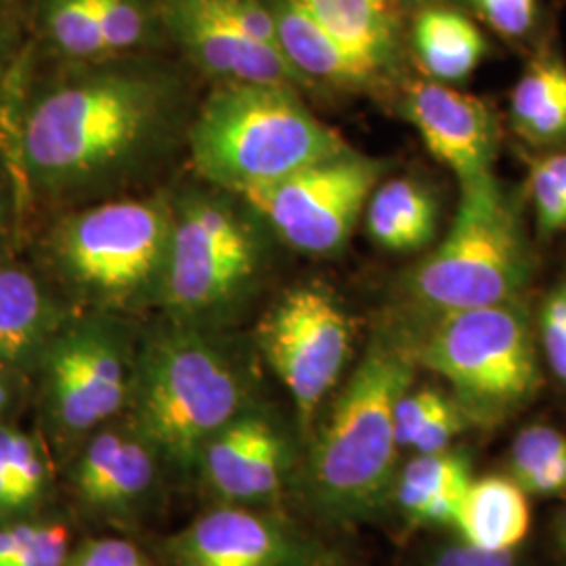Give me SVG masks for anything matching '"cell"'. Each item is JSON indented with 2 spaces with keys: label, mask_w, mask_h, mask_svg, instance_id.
<instances>
[{
  "label": "cell",
  "mask_w": 566,
  "mask_h": 566,
  "mask_svg": "<svg viewBox=\"0 0 566 566\" xmlns=\"http://www.w3.org/2000/svg\"><path fill=\"white\" fill-rule=\"evenodd\" d=\"M181 118V88L160 70L82 67L25 105L15 156L34 193L84 200L126 185L160 160Z\"/></svg>",
  "instance_id": "1"
},
{
  "label": "cell",
  "mask_w": 566,
  "mask_h": 566,
  "mask_svg": "<svg viewBox=\"0 0 566 566\" xmlns=\"http://www.w3.org/2000/svg\"><path fill=\"white\" fill-rule=\"evenodd\" d=\"M407 338H376L329 411L308 460V486L325 514L365 518L385 506L397 481L395 409L413 386Z\"/></svg>",
  "instance_id": "2"
},
{
  "label": "cell",
  "mask_w": 566,
  "mask_h": 566,
  "mask_svg": "<svg viewBox=\"0 0 566 566\" xmlns=\"http://www.w3.org/2000/svg\"><path fill=\"white\" fill-rule=\"evenodd\" d=\"M189 149L206 181L245 196L348 145L292 86L221 84L193 118Z\"/></svg>",
  "instance_id": "3"
},
{
  "label": "cell",
  "mask_w": 566,
  "mask_h": 566,
  "mask_svg": "<svg viewBox=\"0 0 566 566\" xmlns=\"http://www.w3.org/2000/svg\"><path fill=\"white\" fill-rule=\"evenodd\" d=\"M446 240L407 271L403 296L424 319L523 301L535 259L523 202L491 175L460 187Z\"/></svg>",
  "instance_id": "4"
},
{
  "label": "cell",
  "mask_w": 566,
  "mask_h": 566,
  "mask_svg": "<svg viewBox=\"0 0 566 566\" xmlns=\"http://www.w3.org/2000/svg\"><path fill=\"white\" fill-rule=\"evenodd\" d=\"M407 338L416 365L441 376L472 426L504 424L539 395L537 338L523 301L426 319Z\"/></svg>",
  "instance_id": "5"
},
{
  "label": "cell",
  "mask_w": 566,
  "mask_h": 566,
  "mask_svg": "<svg viewBox=\"0 0 566 566\" xmlns=\"http://www.w3.org/2000/svg\"><path fill=\"white\" fill-rule=\"evenodd\" d=\"M243 382L219 346L193 329H168L143 357L135 420L145 439L177 468L200 464L206 443L240 413Z\"/></svg>",
  "instance_id": "6"
},
{
  "label": "cell",
  "mask_w": 566,
  "mask_h": 566,
  "mask_svg": "<svg viewBox=\"0 0 566 566\" xmlns=\"http://www.w3.org/2000/svg\"><path fill=\"white\" fill-rule=\"evenodd\" d=\"M172 233L164 198L112 200L65 217L51 235L61 275L103 303L160 294Z\"/></svg>",
  "instance_id": "7"
},
{
  "label": "cell",
  "mask_w": 566,
  "mask_h": 566,
  "mask_svg": "<svg viewBox=\"0 0 566 566\" xmlns=\"http://www.w3.org/2000/svg\"><path fill=\"white\" fill-rule=\"evenodd\" d=\"M261 266V240L223 196L191 191L172 203V233L160 301L198 315L238 298Z\"/></svg>",
  "instance_id": "8"
},
{
  "label": "cell",
  "mask_w": 566,
  "mask_h": 566,
  "mask_svg": "<svg viewBox=\"0 0 566 566\" xmlns=\"http://www.w3.org/2000/svg\"><path fill=\"white\" fill-rule=\"evenodd\" d=\"M382 175L385 163L348 147L242 198L287 245L325 256L346 245Z\"/></svg>",
  "instance_id": "9"
},
{
  "label": "cell",
  "mask_w": 566,
  "mask_h": 566,
  "mask_svg": "<svg viewBox=\"0 0 566 566\" xmlns=\"http://www.w3.org/2000/svg\"><path fill=\"white\" fill-rule=\"evenodd\" d=\"M355 327L336 294L322 283L285 292L259 325L266 364L311 424L325 395L338 385L353 353Z\"/></svg>",
  "instance_id": "10"
},
{
  "label": "cell",
  "mask_w": 566,
  "mask_h": 566,
  "mask_svg": "<svg viewBox=\"0 0 566 566\" xmlns=\"http://www.w3.org/2000/svg\"><path fill=\"white\" fill-rule=\"evenodd\" d=\"M49 401L67 430H88L120 409L128 392L120 338L99 322L74 325L49 343Z\"/></svg>",
  "instance_id": "11"
},
{
  "label": "cell",
  "mask_w": 566,
  "mask_h": 566,
  "mask_svg": "<svg viewBox=\"0 0 566 566\" xmlns=\"http://www.w3.org/2000/svg\"><path fill=\"white\" fill-rule=\"evenodd\" d=\"M405 116L420 133L426 149L462 185L495 175L500 124L481 97L460 93L446 82H413L405 93Z\"/></svg>",
  "instance_id": "12"
},
{
  "label": "cell",
  "mask_w": 566,
  "mask_h": 566,
  "mask_svg": "<svg viewBox=\"0 0 566 566\" xmlns=\"http://www.w3.org/2000/svg\"><path fill=\"white\" fill-rule=\"evenodd\" d=\"M158 11L182 53L206 76L221 84H280L292 88L308 84L282 51L245 36L202 0H160Z\"/></svg>",
  "instance_id": "13"
},
{
  "label": "cell",
  "mask_w": 566,
  "mask_h": 566,
  "mask_svg": "<svg viewBox=\"0 0 566 566\" xmlns=\"http://www.w3.org/2000/svg\"><path fill=\"white\" fill-rule=\"evenodd\" d=\"M175 566H292L298 547L282 526L252 510L217 507L168 542Z\"/></svg>",
  "instance_id": "14"
},
{
  "label": "cell",
  "mask_w": 566,
  "mask_h": 566,
  "mask_svg": "<svg viewBox=\"0 0 566 566\" xmlns=\"http://www.w3.org/2000/svg\"><path fill=\"white\" fill-rule=\"evenodd\" d=\"M200 464L208 485L227 500L271 502L282 489L285 443L263 418L238 416L206 443Z\"/></svg>",
  "instance_id": "15"
},
{
  "label": "cell",
  "mask_w": 566,
  "mask_h": 566,
  "mask_svg": "<svg viewBox=\"0 0 566 566\" xmlns=\"http://www.w3.org/2000/svg\"><path fill=\"white\" fill-rule=\"evenodd\" d=\"M283 57L304 81L365 86L382 72L290 0H269Z\"/></svg>",
  "instance_id": "16"
},
{
  "label": "cell",
  "mask_w": 566,
  "mask_h": 566,
  "mask_svg": "<svg viewBox=\"0 0 566 566\" xmlns=\"http://www.w3.org/2000/svg\"><path fill=\"white\" fill-rule=\"evenodd\" d=\"M470 481V458L449 447L437 453H416L397 476L392 495L413 526L453 525Z\"/></svg>",
  "instance_id": "17"
},
{
  "label": "cell",
  "mask_w": 566,
  "mask_h": 566,
  "mask_svg": "<svg viewBox=\"0 0 566 566\" xmlns=\"http://www.w3.org/2000/svg\"><path fill=\"white\" fill-rule=\"evenodd\" d=\"M525 491L510 476L472 479L458 507L453 526L462 542L485 552H514L525 542L531 507Z\"/></svg>",
  "instance_id": "18"
},
{
  "label": "cell",
  "mask_w": 566,
  "mask_h": 566,
  "mask_svg": "<svg viewBox=\"0 0 566 566\" xmlns=\"http://www.w3.org/2000/svg\"><path fill=\"white\" fill-rule=\"evenodd\" d=\"M510 128L533 149H566V63L546 51L528 63L510 93Z\"/></svg>",
  "instance_id": "19"
},
{
  "label": "cell",
  "mask_w": 566,
  "mask_h": 566,
  "mask_svg": "<svg viewBox=\"0 0 566 566\" xmlns=\"http://www.w3.org/2000/svg\"><path fill=\"white\" fill-rule=\"evenodd\" d=\"M60 327L51 292L28 269L0 264V365L20 364L49 346Z\"/></svg>",
  "instance_id": "20"
},
{
  "label": "cell",
  "mask_w": 566,
  "mask_h": 566,
  "mask_svg": "<svg viewBox=\"0 0 566 566\" xmlns=\"http://www.w3.org/2000/svg\"><path fill=\"white\" fill-rule=\"evenodd\" d=\"M365 224L374 242L390 252H416L434 240L439 206L411 179H392L374 189L365 206Z\"/></svg>",
  "instance_id": "21"
},
{
  "label": "cell",
  "mask_w": 566,
  "mask_h": 566,
  "mask_svg": "<svg viewBox=\"0 0 566 566\" xmlns=\"http://www.w3.org/2000/svg\"><path fill=\"white\" fill-rule=\"evenodd\" d=\"M413 46L426 74L437 82L468 78L486 53L483 32L464 13L430 7L413 21Z\"/></svg>",
  "instance_id": "22"
},
{
  "label": "cell",
  "mask_w": 566,
  "mask_h": 566,
  "mask_svg": "<svg viewBox=\"0 0 566 566\" xmlns=\"http://www.w3.org/2000/svg\"><path fill=\"white\" fill-rule=\"evenodd\" d=\"M353 51L380 70L395 53V13L390 0H290Z\"/></svg>",
  "instance_id": "23"
},
{
  "label": "cell",
  "mask_w": 566,
  "mask_h": 566,
  "mask_svg": "<svg viewBox=\"0 0 566 566\" xmlns=\"http://www.w3.org/2000/svg\"><path fill=\"white\" fill-rule=\"evenodd\" d=\"M39 23L44 41L63 57L95 61L109 55L95 0H42Z\"/></svg>",
  "instance_id": "24"
},
{
  "label": "cell",
  "mask_w": 566,
  "mask_h": 566,
  "mask_svg": "<svg viewBox=\"0 0 566 566\" xmlns=\"http://www.w3.org/2000/svg\"><path fill=\"white\" fill-rule=\"evenodd\" d=\"M154 479L151 451L143 441L124 439L120 451L109 465L102 483L88 495V504L97 507H118L139 497Z\"/></svg>",
  "instance_id": "25"
},
{
  "label": "cell",
  "mask_w": 566,
  "mask_h": 566,
  "mask_svg": "<svg viewBox=\"0 0 566 566\" xmlns=\"http://www.w3.org/2000/svg\"><path fill=\"white\" fill-rule=\"evenodd\" d=\"M109 55L145 46L154 32L149 0H95Z\"/></svg>",
  "instance_id": "26"
},
{
  "label": "cell",
  "mask_w": 566,
  "mask_h": 566,
  "mask_svg": "<svg viewBox=\"0 0 566 566\" xmlns=\"http://www.w3.org/2000/svg\"><path fill=\"white\" fill-rule=\"evenodd\" d=\"M537 334L554 378L566 385V273L542 303Z\"/></svg>",
  "instance_id": "27"
},
{
  "label": "cell",
  "mask_w": 566,
  "mask_h": 566,
  "mask_svg": "<svg viewBox=\"0 0 566 566\" xmlns=\"http://www.w3.org/2000/svg\"><path fill=\"white\" fill-rule=\"evenodd\" d=\"M46 476V468L42 462L41 451L34 439L15 430L13 439V458H11V491L13 507L28 506L41 493Z\"/></svg>",
  "instance_id": "28"
},
{
  "label": "cell",
  "mask_w": 566,
  "mask_h": 566,
  "mask_svg": "<svg viewBox=\"0 0 566 566\" xmlns=\"http://www.w3.org/2000/svg\"><path fill=\"white\" fill-rule=\"evenodd\" d=\"M483 20L507 41H521L535 28L537 0H474Z\"/></svg>",
  "instance_id": "29"
},
{
  "label": "cell",
  "mask_w": 566,
  "mask_h": 566,
  "mask_svg": "<svg viewBox=\"0 0 566 566\" xmlns=\"http://www.w3.org/2000/svg\"><path fill=\"white\" fill-rule=\"evenodd\" d=\"M70 558L67 531L61 525H39L36 535L4 566H65Z\"/></svg>",
  "instance_id": "30"
},
{
  "label": "cell",
  "mask_w": 566,
  "mask_h": 566,
  "mask_svg": "<svg viewBox=\"0 0 566 566\" xmlns=\"http://www.w3.org/2000/svg\"><path fill=\"white\" fill-rule=\"evenodd\" d=\"M126 437L118 432H103L91 441L82 455L81 468H78V489L82 497L88 500V495L95 491V486L102 483L103 476L107 474L109 465L114 464L122 443Z\"/></svg>",
  "instance_id": "31"
},
{
  "label": "cell",
  "mask_w": 566,
  "mask_h": 566,
  "mask_svg": "<svg viewBox=\"0 0 566 566\" xmlns=\"http://www.w3.org/2000/svg\"><path fill=\"white\" fill-rule=\"evenodd\" d=\"M65 566H151L137 546L124 539L84 542Z\"/></svg>",
  "instance_id": "32"
},
{
  "label": "cell",
  "mask_w": 566,
  "mask_h": 566,
  "mask_svg": "<svg viewBox=\"0 0 566 566\" xmlns=\"http://www.w3.org/2000/svg\"><path fill=\"white\" fill-rule=\"evenodd\" d=\"M526 495L552 497L566 493V455L547 460L542 464L531 465L523 472L510 476Z\"/></svg>",
  "instance_id": "33"
},
{
  "label": "cell",
  "mask_w": 566,
  "mask_h": 566,
  "mask_svg": "<svg viewBox=\"0 0 566 566\" xmlns=\"http://www.w3.org/2000/svg\"><path fill=\"white\" fill-rule=\"evenodd\" d=\"M428 566H518L512 552H485L468 544L441 547Z\"/></svg>",
  "instance_id": "34"
},
{
  "label": "cell",
  "mask_w": 566,
  "mask_h": 566,
  "mask_svg": "<svg viewBox=\"0 0 566 566\" xmlns=\"http://www.w3.org/2000/svg\"><path fill=\"white\" fill-rule=\"evenodd\" d=\"M15 430L0 426V512L15 510L11 491V458H13Z\"/></svg>",
  "instance_id": "35"
},
{
  "label": "cell",
  "mask_w": 566,
  "mask_h": 566,
  "mask_svg": "<svg viewBox=\"0 0 566 566\" xmlns=\"http://www.w3.org/2000/svg\"><path fill=\"white\" fill-rule=\"evenodd\" d=\"M39 525L9 526L0 531V566L9 565L30 539L36 535Z\"/></svg>",
  "instance_id": "36"
},
{
  "label": "cell",
  "mask_w": 566,
  "mask_h": 566,
  "mask_svg": "<svg viewBox=\"0 0 566 566\" xmlns=\"http://www.w3.org/2000/svg\"><path fill=\"white\" fill-rule=\"evenodd\" d=\"M528 168L546 175L549 181L558 185L566 193V149H554L546 151L544 156L528 158Z\"/></svg>",
  "instance_id": "37"
},
{
  "label": "cell",
  "mask_w": 566,
  "mask_h": 566,
  "mask_svg": "<svg viewBox=\"0 0 566 566\" xmlns=\"http://www.w3.org/2000/svg\"><path fill=\"white\" fill-rule=\"evenodd\" d=\"M9 60H11V39H9L7 23L0 18V82L4 78V72L9 67Z\"/></svg>",
  "instance_id": "38"
},
{
  "label": "cell",
  "mask_w": 566,
  "mask_h": 566,
  "mask_svg": "<svg viewBox=\"0 0 566 566\" xmlns=\"http://www.w3.org/2000/svg\"><path fill=\"white\" fill-rule=\"evenodd\" d=\"M7 221H9V202H7V193H4V187H2V182H0V233L4 231Z\"/></svg>",
  "instance_id": "39"
},
{
  "label": "cell",
  "mask_w": 566,
  "mask_h": 566,
  "mask_svg": "<svg viewBox=\"0 0 566 566\" xmlns=\"http://www.w3.org/2000/svg\"><path fill=\"white\" fill-rule=\"evenodd\" d=\"M558 542L566 554V510L560 514V521H558Z\"/></svg>",
  "instance_id": "40"
}]
</instances>
